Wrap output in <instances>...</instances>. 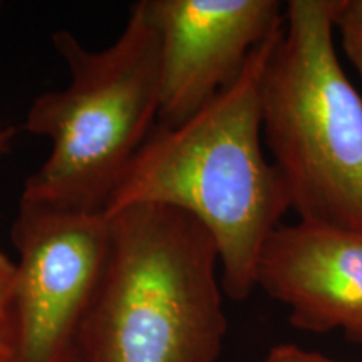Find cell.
Returning <instances> with one entry per match:
<instances>
[{
	"instance_id": "7a4b0ae2",
	"label": "cell",
	"mask_w": 362,
	"mask_h": 362,
	"mask_svg": "<svg viewBox=\"0 0 362 362\" xmlns=\"http://www.w3.org/2000/svg\"><path fill=\"white\" fill-rule=\"evenodd\" d=\"M106 216L110 252L74 362H216L228 320L210 232L153 203Z\"/></svg>"
},
{
	"instance_id": "52a82bcc",
	"label": "cell",
	"mask_w": 362,
	"mask_h": 362,
	"mask_svg": "<svg viewBox=\"0 0 362 362\" xmlns=\"http://www.w3.org/2000/svg\"><path fill=\"white\" fill-rule=\"evenodd\" d=\"M259 287L288 309L293 327L341 332L362 346V235L327 225L280 223L262 247Z\"/></svg>"
},
{
	"instance_id": "3957f363",
	"label": "cell",
	"mask_w": 362,
	"mask_h": 362,
	"mask_svg": "<svg viewBox=\"0 0 362 362\" xmlns=\"http://www.w3.org/2000/svg\"><path fill=\"white\" fill-rule=\"evenodd\" d=\"M71 72L66 89L33 103L29 133L51 153L25 180L21 200L56 210L104 214L160 107V42L148 0L136 2L111 45L89 51L71 30L52 34Z\"/></svg>"
},
{
	"instance_id": "277c9868",
	"label": "cell",
	"mask_w": 362,
	"mask_h": 362,
	"mask_svg": "<svg viewBox=\"0 0 362 362\" xmlns=\"http://www.w3.org/2000/svg\"><path fill=\"white\" fill-rule=\"evenodd\" d=\"M337 4H285L262 74V138L298 220L362 235V98L336 52Z\"/></svg>"
},
{
	"instance_id": "6da1fadb",
	"label": "cell",
	"mask_w": 362,
	"mask_h": 362,
	"mask_svg": "<svg viewBox=\"0 0 362 362\" xmlns=\"http://www.w3.org/2000/svg\"><path fill=\"white\" fill-rule=\"evenodd\" d=\"M282 30L262 42L238 78L192 117L151 129L104 211L153 203L192 215L214 237L221 288L237 302L255 291L262 247L292 210L284 176L262 148V74Z\"/></svg>"
},
{
	"instance_id": "8fae6325",
	"label": "cell",
	"mask_w": 362,
	"mask_h": 362,
	"mask_svg": "<svg viewBox=\"0 0 362 362\" xmlns=\"http://www.w3.org/2000/svg\"><path fill=\"white\" fill-rule=\"evenodd\" d=\"M13 136H16V129H11V128L0 129V155L8 151Z\"/></svg>"
},
{
	"instance_id": "7c38bea8",
	"label": "cell",
	"mask_w": 362,
	"mask_h": 362,
	"mask_svg": "<svg viewBox=\"0 0 362 362\" xmlns=\"http://www.w3.org/2000/svg\"><path fill=\"white\" fill-rule=\"evenodd\" d=\"M0 12H2V2H0Z\"/></svg>"
},
{
	"instance_id": "9c48e42d",
	"label": "cell",
	"mask_w": 362,
	"mask_h": 362,
	"mask_svg": "<svg viewBox=\"0 0 362 362\" xmlns=\"http://www.w3.org/2000/svg\"><path fill=\"white\" fill-rule=\"evenodd\" d=\"M13 262L0 250V362H7L11 346V298L13 287Z\"/></svg>"
},
{
	"instance_id": "30bf717a",
	"label": "cell",
	"mask_w": 362,
	"mask_h": 362,
	"mask_svg": "<svg viewBox=\"0 0 362 362\" xmlns=\"http://www.w3.org/2000/svg\"><path fill=\"white\" fill-rule=\"evenodd\" d=\"M264 362H342L330 359L319 352L305 351L296 344H279L274 346L265 356Z\"/></svg>"
},
{
	"instance_id": "ba28073f",
	"label": "cell",
	"mask_w": 362,
	"mask_h": 362,
	"mask_svg": "<svg viewBox=\"0 0 362 362\" xmlns=\"http://www.w3.org/2000/svg\"><path fill=\"white\" fill-rule=\"evenodd\" d=\"M334 29L344 54L362 78V0H339Z\"/></svg>"
},
{
	"instance_id": "5b68a950",
	"label": "cell",
	"mask_w": 362,
	"mask_h": 362,
	"mask_svg": "<svg viewBox=\"0 0 362 362\" xmlns=\"http://www.w3.org/2000/svg\"><path fill=\"white\" fill-rule=\"evenodd\" d=\"M7 362H74L110 252L104 214L19 203Z\"/></svg>"
},
{
	"instance_id": "8992f818",
	"label": "cell",
	"mask_w": 362,
	"mask_h": 362,
	"mask_svg": "<svg viewBox=\"0 0 362 362\" xmlns=\"http://www.w3.org/2000/svg\"><path fill=\"white\" fill-rule=\"evenodd\" d=\"M160 42V124L175 126L228 88L285 22L279 0H148Z\"/></svg>"
}]
</instances>
